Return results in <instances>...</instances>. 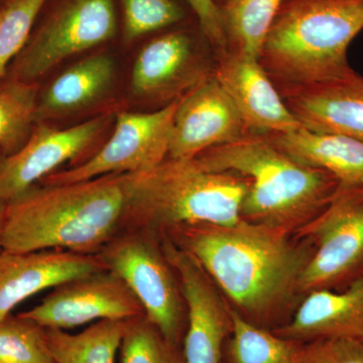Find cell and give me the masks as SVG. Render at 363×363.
I'll use <instances>...</instances> for the list:
<instances>
[{
  "label": "cell",
  "instance_id": "cell-1",
  "mask_svg": "<svg viewBox=\"0 0 363 363\" xmlns=\"http://www.w3.org/2000/svg\"><path fill=\"white\" fill-rule=\"evenodd\" d=\"M203 267L217 288L253 316L267 314L297 289L312 250L286 229L241 219L233 225L190 224L162 231Z\"/></svg>",
  "mask_w": 363,
  "mask_h": 363
},
{
  "label": "cell",
  "instance_id": "cell-2",
  "mask_svg": "<svg viewBox=\"0 0 363 363\" xmlns=\"http://www.w3.org/2000/svg\"><path fill=\"white\" fill-rule=\"evenodd\" d=\"M133 176L33 186L7 203L0 250L98 255L123 226Z\"/></svg>",
  "mask_w": 363,
  "mask_h": 363
},
{
  "label": "cell",
  "instance_id": "cell-3",
  "mask_svg": "<svg viewBox=\"0 0 363 363\" xmlns=\"http://www.w3.org/2000/svg\"><path fill=\"white\" fill-rule=\"evenodd\" d=\"M193 160L206 171L247 179L241 218L253 223L286 229L320 213L340 190L330 174L295 161L269 136L247 135Z\"/></svg>",
  "mask_w": 363,
  "mask_h": 363
},
{
  "label": "cell",
  "instance_id": "cell-4",
  "mask_svg": "<svg viewBox=\"0 0 363 363\" xmlns=\"http://www.w3.org/2000/svg\"><path fill=\"white\" fill-rule=\"evenodd\" d=\"M363 30V0H286L260 55L269 75L288 87L353 73L348 49Z\"/></svg>",
  "mask_w": 363,
  "mask_h": 363
},
{
  "label": "cell",
  "instance_id": "cell-5",
  "mask_svg": "<svg viewBox=\"0 0 363 363\" xmlns=\"http://www.w3.org/2000/svg\"><path fill=\"white\" fill-rule=\"evenodd\" d=\"M247 188V179L236 174L206 171L193 159H167L133 176L121 229L233 225L242 219Z\"/></svg>",
  "mask_w": 363,
  "mask_h": 363
},
{
  "label": "cell",
  "instance_id": "cell-6",
  "mask_svg": "<svg viewBox=\"0 0 363 363\" xmlns=\"http://www.w3.org/2000/svg\"><path fill=\"white\" fill-rule=\"evenodd\" d=\"M130 286L145 316L171 342L182 345L187 306L180 281L162 247L160 233L145 227L118 231L98 253Z\"/></svg>",
  "mask_w": 363,
  "mask_h": 363
},
{
  "label": "cell",
  "instance_id": "cell-7",
  "mask_svg": "<svg viewBox=\"0 0 363 363\" xmlns=\"http://www.w3.org/2000/svg\"><path fill=\"white\" fill-rule=\"evenodd\" d=\"M180 99L157 111L117 114L111 138L89 159L55 172L43 179L40 185H63L111 174L143 173L159 166L168 159L174 117Z\"/></svg>",
  "mask_w": 363,
  "mask_h": 363
},
{
  "label": "cell",
  "instance_id": "cell-8",
  "mask_svg": "<svg viewBox=\"0 0 363 363\" xmlns=\"http://www.w3.org/2000/svg\"><path fill=\"white\" fill-rule=\"evenodd\" d=\"M306 235L315 245L298 281L312 292L350 285L363 277V189L344 190L310 221Z\"/></svg>",
  "mask_w": 363,
  "mask_h": 363
},
{
  "label": "cell",
  "instance_id": "cell-9",
  "mask_svg": "<svg viewBox=\"0 0 363 363\" xmlns=\"http://www.w3.org/2000/svg\"><path fill=\"white\" fill-rule=\"evenodd\" d=\"M114 0H63L16 62V80L30 83L74 55L112 39Z\"/></svg>",
  "mask_w": 363,
  "mask_h": 363
},
{
  "label": "cell",
  "instance_id": "cell-10",
  "mask_svg": "<svg viewBox=\"0 0 363 363\" xmlns=\"http://www.w3.org/2000/svg\"><path fill=\"white\" fill-rule=\"evenodd\" d=\"M111 121V114H105L64 130L37 128L20 150L0 155V199L11 201L67 162H85Z\"/></svg>",
  "mask_w": 363,
  "mask_h": 363
},
{
  "label": "cell",
  "instance_id": "cell-11",
  "mask_svg": "<svg viewBox=\"0 0 363 363\" xmlns=\"http://www.w3.org/2000/svg\"><path fill=\"white\" fill-rule=\"evenodd\" d=\"M20 314L44 328L61 330L100 320H130L145 315L130 286L109 269L55 286L39 305Z\"/></svg>",
  "mask_w": 363,
  "mask_h": 363
},
{
  "label": "cell",
  "instance_id": "cell-12",
  "mask_svg": "<svg viewBox=\"0 0 363 363\" xmlns=\"http://www.w3.org/2000/svg\"><path fill=\"white\" fill-rule=\"evenodd\" d=\"M160 236L187 306V327L182 343L185 363H221L224 340L231 331L229 309L199 262L164 233Z\"/></svg>",
  "mask_w": 363,
  "mask_h": 363
},
{
  "label": "cell",
  "instance_id": "cell-13",
  "mask_svg": "<svg viewBox=\"0 0 363 363\" xmlns=\"http://www.w3.org/2000/svg\"><path fill=\"white\" fill-rule=\"evenodd\" d=\"M250 130L214 75L181 97L174 117L168 159L192 160L235 142Z\"/></svg>",
  "mask_w": 363,
  "mask_h": 363
},
{
  "label": "cell",
  "instance_id": "cell-14",
  "mask_svg": "<svg viewBox=\"0 0 363 363\" xmlns=\"http://www.w3.org/2000/svg\"><path fill=\"white\" fill-rule=\"evenodd\" d=\"M248 130L281 135L302 126L260 63L238 52H226L213 74Z\"/></svg>",
  "mask_w": 363,
  "mask_h": 363
},
{
  "label": "cell",
  "instance_id": "cell-15",
  "mask_svg": "<svg viewBox=\"0 0 363 363\" xmlns=\"http://www.w3.org/2000/svg\"><path fill=\"white\" fill-rule=\"evenodd\" d=\"M104 269H108L99 255L60 250H0V321L35 294Z\"/></svg>",
  "mask_w": 363,
  "mask_h": 363
},
{
  "label": "cell",
  "instance_id": "cell-16",
  "mask_svg": "<svg viewBox=\"0 0 363 363\" xmlns=\"http://www.w3.org/2000/svg\"><path fill=\"white\" fill-rule=\"evenodd\" d=\"M194 40L185 32L160 35L143 48L133 72L130 87L136 97L171 100L192 90L208 77Z\"/></svg>",
  "mask_w": 363,
  "mask_h": 363
},
{
  "label": "cell",
  "instance_id": "cell-17",
  "mask_svg": "<svg viewBox=\"0 0 363 363\" xmlns=\"http://www.w3.org/2000/svg\"><path fill=\"white\" fill-rule=\"evenodd\" d=\"M285 102L308 130L363 143V77L357 72L320 84L286 87Z\"/></svg>",
  "mask_w": 363,
  "mask_h": 363
},
{
  "label": "cell",
  "instance_id": "cell-18",
  "mask_svg": "<svg viewBox=\"0 0 363 363\" xmlns=\"http://www.w3.org/2000/svg\"><path fill=\"white\" fill-rule=\"evenodd\" d=\"M279 334L291 340L363 339V277L334 292L312 291Z\"/></svg>",
  "mask_w": 363,
  "mask_h": 363
},
{
  "label": "cell",
  "instance_id": "cell-19",
  "mask_svg": "<svg viewBox=\"0 0 363 363\" xmlns=\"http://www.w3.org/2000/svg\"><path fill=\"white\" fill-rule=\"evenodd\" d=\"M269 138L295 161L330 174L340 189H363L362 142L337 133L308 130L304 126Z\"/></svg>",
  "mask_w": 363,
  "mask_h": 363
},
{
  "label": "cell",
  "instance_id": "cell-20",
  "mask_svg": "<svg viewBox=\"0 0 363 363\" xmlns=\"http://www.w3.org/2000/svg\"><path fill=\"white\" fill-rule=\"evenodd\" d=\"M116 63L109 55L98 54L67 69L38 101V119L70 116L104 99L116 80Z\"/></svg>",
  "mask_w": 363,
  "mask_h": 363
},
{
  "label": "cell",
  "instance_id": "cell-21",
  "mask_svg": "<svg viewBox=\"0 0 363 363\" xmlns=\"http://www.w3.org/2000/svg\"><path fill=\"white\" fill-rule=\"evenodd\" d=\"M130 320H100L77 334L45 328V341L56 363H116Z\"/></svg>",
  "mask_w": 363,
  "mask_h": 363
},
{
  "label": "cell",
  "instance_id": "cell-22",
  "mask_svg": "<svg viewBox=\"0 0 363 363\" xmlns=\"http://www.w3.org/2000/svg\"><path fill=\"white\" fill-rule=\"evenodd\" d=\"M286 0H226L220 6L228 47L260 59L274 21Z\"/></svg>",
  "mask_w": 363,
  "mask_h": 363
},
{
  "label": "cell",
  "instance_id": "cell-23",
  "mask_svg": "<svg viewBox=\"0 0 363 363\" xmlns=\"http://www.w3.org/2000/svg\"><path fill=\"white\" fill-rule=\"evenodd\" d=\"M233 337L228 344L230 363H302L303 350L291 339L272 335L229 309Z\"/></svg>",
  "mask_w": 363,
  "mask_h": 363
},
{
  "label": "cell",
  "instance_id": "cell-24",
  "mask_svg": "<svg viewBox=\"0 0 363 363\" xmlns=\"http://www.w3.org/2000/svg\"><path fill=\"white\" fill-rule=\"evenodd\" d=\"M38 99L30 83L20 80L0 85V152L4 156L21 149L37 121Z\"/></svg>",
  "mask_w": 363,
  "mask_h": 363
},
{
  "label": "cell",
  "instance_id": "cell-25",
  "mask_svg": "<svg viewBox=\"0 0 363 363\" xmlns=\"http://www.w3.org/2000/svg\"><path fill=\"white\" fill-rule=\"evenodd\" d=\"M0 363H56L45 328L23 315H9L0 321Z\"/></svg>",
  "mask_w": 363,
  "mask_h": 363
},
{
  "label": "cell",
  "instance_id": "cell-26",
  "mask_svg": "<svg viewBox=\"0 0 363 363\" xmlns=\"http://www.w3.org/2000/svg\"><path fill=\"white\" fill-rule=\"evenodd\" d=\"M118 357L119 363H185L182 345L164 337L145 315L130 320Z\"/></svg>",
  "mask_w": 363,
  "mask_h": 363
},
{
  "label": "cell",
  "instance_id": "cell-27",
  "mask_svg": "<svg viewBox=\"0 0 363 363\" xmlns=\"http://www.w3.org/2000/svg\"><path fill=\"white\" fill-rule=\"evenodd\" d=\"M47 0H9L0 9V81L28 45L30 30Z\"/></svg>",
  "mask_w": 363,
  "mask_h": 363
},
{
  "label": "cell",
  "instance_id": "cell-28",
  "mask_svg": "<svg viewBox=\"0 0 363 363\" xmlns=\"http://www.w3.org/2000/svg\"><path fill=\"white\" fill-rule=\"evenodd\" d=\"M125 42L178 23L183 11L174 0H121Z\"/></svg>",
  "mask_w": 363,
  "mask_h": 363
},
{
  "label": "cell",
  "instance_id": "cell-29",
  "mask_svg": "<svg viewBox=\"0 0 363 363\" xmlns=\"http://www.w3.org/2000/svg\"><path fill=\"white\" fill-rule=\"evenodd\" d=\"M304 351L318 363H363V339H322Z\"/></svg>",
  "mask_w": 363,
  "mask_h": 363
},
{
  "label": "cell",
  "instance_id": "cell-30",
  "mask_svg": "<svg viewBox=\"0 0 363 363\" xmlns=\"http://www.w3.org/2000/svg\"><path fill=\"white\" fill-rule=\"evenodd\" d=\"M199 21L200 28L207 40L216 50L224 54L228 52L220 6L215 0H187Z\"/></svg>",
  "mask_w": 363,
  "mask_h": 363
},
{
  "label": "cell",
  "instance_id": "cell-31",
  "mask_svg": "<svg viewBox=\"0 0 363 363\" xmlns=\"http://www.w3.org/2000/svg\"><path fill=\"white\" fill-rule=\"evenodd\" d=\"M7 203L9 202L0 199V236H1L2 230H4V221H6Z\"/></svg>",
  "mask_w": 363,
  "mask_h": 363
},
{
  "label": "cell",
  "instance_id": "cell-32",
  "mask_svg": "<svg viewBox=\"0 0 363 363\" xmlns=\"http://www.w3.org/2000/svg\"><path fill=\"white\" fill-rule=\"evenodd\" d=\"M302 363H318V362H316V360L313 359L312 357H310L309 355L306 354L304 350H303Z\"/></svg>",
  "mask_w": 363,
  "mask_h": 363
},
{
  "label": "cell",
  "instance_id": "cell-33",
  "mask_svg": "<svg viewBox=\"0 0 363 363\" xmlns=\"http://www.w3.org/2000/svg\"><path fill=\"white\" fill-rule=\"evenodd\" d=\"M6 2H7V1H9V0H6Z\"/></svg>",
  "mask_w": 363,
  "mask_h": 363
},
{
  "label": "cell",
  "instance_id": "cell-34",
  "mask_svg": "<svg viewBox=\"0 0 363 363\" xmlns=\"http://www.w3.org/2000/svg\"><path fill=\"white\" fill-rule=\"evenodd\" d=\"M225 1H226V0H225Z\"/></svg>",
  "mask_w": 363,
  "mask_h": 363
},
{
  "label": "cell",
  "instance_id": "cell-35",
  "mask_svg": "<svg viewBox=\"0 0 363 363\" xmlns=\"http://www.w3.org/2000/svg\"></svg>",
  "mask_w": 363,
  "mask_h": 363
}]
</instances>
